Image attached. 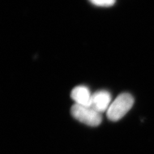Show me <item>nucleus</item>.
<instances>
[{"instance_id":"obj_4","label":"nucleus","mask_w":154,"mask_h":154,"mask_svg":"<svg viewBox=\"0 0 154 154\" xmlns=\"http://www.w3.org/2000/svg\"><path fill=\"white\" fill-rule=\"evenodd\" d=\"M92 95L88 87L79 85L72 90L71 97L75 101V104L90 107Z\"/></svg>"},{"instance_id":"obj_2","label":"nucleus","mask_w":154,"mask_h":154,"mask_svg":"<svg viewBox=\"0 0 154 154\" xmlns=\"http://www.w3.org/2000/svg\"><path fill=\"white\" fill-rule=\"evenodd\" d=\"M71 112L76 119L91 127L98 126L102 121V114L89 106L75 104Z\"/></svg>"},{"instance_id":"obj_3","label":"nucleus","mask_w":154,"mask_h":154,"mask_svg":"<svg viewBox=\"0 0 154 154\" xmlns=\"http://www.w3.org/2000/svg\"><path fill=\"white\" fill-rule=\"evenodd\" d=\"M111 94L107 91L101 90L96 91L92 95L90 107L96 111L102 114L108 110L112 103Z\"/></svg>"},{"instance_id":"obj_5","label":"nucleus","mask_w":154,"mask_h":154,"mask_svg":"<svg viewBox=\"0 0 154 154\" xmlns=\"http://www.w3.org/2000/svg\"><path fill=\"white\" fill-rule=\"evenodd\" d=\"M94 5L102 7H109L114 5L116 0H89Z\"/></svg>"},{"instance_id":"obj_1","label":"nucleus","mask_w":154,"mask_h":154,"mask_svg":"<svg viewBox=\"0 0 154 154\" xmlns=\"http://www.w3.org/2000/svg\"><path fill=\"white\" fill-rule=\"evenodd\" d=\"M133 96L129 93L120 94L110 103L107 110V118L112 122H117L126 114L134 105Z\"/></svg>"}]
</instances>
